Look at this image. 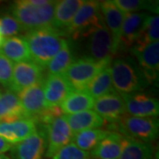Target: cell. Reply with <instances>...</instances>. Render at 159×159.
Here are the masks:
<instances>
[{
    "label": "cell",
    "instance_id": "1",
    "mask_svg": "<svg viewBox=\"0 0 159 159\" xmlns=\"http://www.w3.org/2000/svg\"><path fill=\"white\" fill-rule=\"evenodd\" d=\"M64 35L52 28H47L28 31L22 37L28 44L31 60L43 69L66 43Z\"/></svg>",
    "mask_w": 159,
    "mask_h": 159
},
{
    "label": "cell",
    "instance_id": "2",
    "mask_svg": "<svg viewBox=\"0 0 159 159\" xmlns=\"http://www.w3.org/2000/svg\"><path fill=\"white\" fill-rule=\"evenodd\" d=\"M110 72L114 89L119 95L142 92L150 85L141 67L131 57L111 60Z\"/></svg>",
    "mask_w": 159,
    "mask_h": 159
},
{
    "label": "cell",
    "instance_id": "3",
    "mask_svg": "<svg viewBox=\"0 0 159 159\" xmlns=\"http://www.w3.org/2000/svg\"><path fill=\"white\" fill-rule=\"evenodd\" d=\"M57 1H51L43 6H35L28 0L14 1L11 5L10 12L22 26L24 31L51 28L54 9Z\"/></svg>",
    "mask_w": 159,
    "mask_h": 159
},
{
    "label": "cell",
    "instance_id": "4",
    "mask_svg": "<svg viewBox=\"0 0 159 159\" xmlns=\"http://www.w3.org/2000/svg\"><path fill=\"white\" fill-rule=\"evenodd\" d=\"M108 131L152 143L158 138L159 121L153 117H135L125 114L116 122L108 124Z\"/></svg>",
    "mask_w": 159,
    "mask_h": 159
},
{
    "label": "cell",
    "instance_id": "5",
    "mask_svg": "<svg viewBox=\"0 0 159 159\" xmlns=\"http://www.w3.org/2000/svg\"><path fill=\"white\" fill-rule=\"evenodd\" d=\"M111 60L97 61L84 56L75 60L64 73L74 91H86L89 84L103 69L110 66Z\"/></svg>",
    "mask_w": 159,
    "mask_h": 159
},
{
    "label": "cell",
    "instance_id": "6",
    "mask_svg": "<svg viewBox=\"0 0 159 159\" xmlns=\"http://www.w3.org/2000/svg\"><path fill=\"white\" fill-rule=\"evenodd\" d=\"M36 125L45 136L47 158L53 157L61 148L73 142L74 134L69 128L66 115L56 117L43 125Z\"/></svg>",
    "mask_w": 159,
    "mask_h": 159
},
{
    "label": "cell",
    "instance_id": "7",
    "mask_svg": "<svg viewBox=\"0 0 159 159\" xmlns=\"http://www.w3.org/2000/svg\"><path fill=\"white\" fill-rule=\"evenodd\" d=\"M102 20L100 1H84L64 34L72 39H79L80 37H83Z\"/></svg>",
    "mask_w": 159,
    "mask_h": 159
},
{
    "label": "cell",
    "instance_id": "8",
    "mask_svg": "<svg viewBox=\"0 0 159 159\" xmlns=\"http://www.w3.org/2000/svg\"><path fill=\"white\" fill-rule=\"evenodd\" d=\"M89 54L97 61L112 60V40L103 19L83 36Z\"/></svg>",
    "mask_w": 159,
    "mask_h": 159
},
{
    "label": "cell",
    "instance_id": "9",
    "mask_svg": "<svg viewBox=\"0 0 159 159\" xmlns=\"http://www.w3.org/2000/svg\"><path fill=\"white\" fill-rule=\"evenodd\" d=\"M132 56L141 67L148 83L157 81L159 71V43L158 41L142 46H134L130 49Z\"/></svg>",
    "mask_w": 159,
    "mask_h": 159
},
{
    "label": "cell",
    "instance_id": "10",
    "mask_svg": "<svg viewBox=\"0 0 159 159\" xmlns=\"http://www.w3.org/2000/svg\"><path fill=\"white\" fill-rule=\"evenodd\" d=\"M125 102V111L130 116L157 118L159 114V102L144 92H135L120 95Z\"/></svg>",
    "mask_w": 159,
    "mask_h": 159
},
{
    "label": "cell",
    "instance_id": "11",
    "mask_svg": "<svg viewBox=\"0 0 159 159\" xmlns=\"http://www.w3.org/2000/svg\"><path fill=\"white\" fill-rule=\"evenodd\" d=\"M43 68L32 60L16 63L13 66L12 83L9 90L18 94L26 88L43 81Z\"/></svg>",
    "mask_w": 159,
    "mask_h": 159
},
{
    "label": "cell",
    "instance_id": "12",
    "mask_svg": "<svg viewBox=\"0 0 159 159\" xmlns=\"http://www.w3.org/2000/svg\"><path fill=\"white\" fill-rule=\"evenodd\" d=\"M45 150V136L37 129L31 136L13 144L10 149V157L11 159H42Z\"/></svg>",
    "mask_w": 159,
    "mask_h": 159
},
{
    "label": "cell",
    "instance_id": "13",
    "mask_svg": "<svg viewBox=\"0 0 159 159\" xmlns=\"http://www.w3.org/2000/svg\"><path fill=\"white\" fill-rule=\"evenodd\" d=\"M43 82L44 80L26 88L17 94L23 110L29 119L34 120L37 116L47 109L44 99Z\"/></svg>",
    "mask_w": 159,
    "mask_h": 159
},
{
    "label": "cell",
    "instance_id": "14",
    "mask_svg": "<svg viewBox=\"0 0 159 159\" xmlns=\"http://www.w3.org/2000/svg\"><path fill=\"white\" fill-rule=\"evenodd\" d=\"M100 10L105 26L111 36L112 55L114 56L119 52L124 13L116 6L112 0L100 2Z\"/></svg>",
    "mask_w": 159,
    "mask_h": 159
},
{
    "label": "cell",
    "instance_id": "15",
    "mask_svg": "<svg viewBox=\"0 0 159 159\" xmlns=\"http://www.w3.org/2000/svg\"><path fill=\"white\" fill-rule=\"evenodd\" d=\"M148 15V11L124 13L119 51L120 49L123 51L130 50L135 44L143 23Z\"/></svg>",
    "mask_w": 159,
    "mask_h": 159
},
{
    "label": "cell",
    "instance_id": "16",
    "mask_svg": "<svg viewBox=\"0 0 159 159\" xmlns=\"http://www.w3.org/2000/svg\"><path fill=\"white\" fill-rule=\"evenodd\" d=\"M93 108L94 111L109 124L116 122L126 114L125 102L117 92L96 99Z\"/></svg>",
    "mask_w": 159,
    "mask_h": 159
},
{
    "label": "cell",
    "instance_id": "17",
    "mask_svg": "<svg viewBox=\"0 0 159 159\" xmlns=\"http://www.w3.org/2000/svg\"><path fill=\"white\" fill-rule=\"evenodd\" d=\"M44 99L47 108L60 106L73 89L63 74L47 75L43 82Z\"/></svg>",
    "mask_w": 159,
    "mask_h": 159
},
{
    "label": "cell",
    "instance_id": "18",
    "mask_svg": "<svg viewBox=\"0 0 159 159\" xmlns=\"http://www.w3.org/2000/svg\"><path fill=\"white\" fill-rule=\"evenodd\" d=\"M36 131L37 125L33 119H20L12 122L0 123V136L11 144L27 139Z\"/></svg>",
    "mask_w": 159,
    "mask_h": 159
},
{
    "label": "cell",
    "instance_id": "19",
    "mask_svg": "<svg viewBox=\"0 0 159 159\" xmlns=\"http://www.w3.org/2000/svg\"><path fill=\"white\" fill-rule=\"evenodd\" d=\"M83 2V0L57 1L54 9L51 28L64 34Z\"/></svg>",
    "mask_w": 159,
    "mask_h": 159
},
{
    "label": "cell",
    "instance_id": "20",
    "mask_svg": "<svg viewBox=\"0 0 159 159\" xmlns=\"http://www.w3.org/2000/svg\"><path fill=\"white\" fill-rule=\"evenodd\" d=\"M20 119H29L17 94L7 89L0 96V123L12 122Z\"/></svg>",
    "mask_w": 159,
    "mask_h": 159
},
{
    "label": "cell",
    "instance_id": "21",
    "mask_svg": "<svg viewBox=\"0 0 159 159\" xmlns=\"http://www.w3.org/2000/svg\"><path fill=\"white\" fill-rule=\"evenodd\" d=\"M122 138L119 133L110 132L95 148L90 150V157L94 159H119L121 148Z\"/></svg>",
    "mask_w": 159,
    "mask_h": 159
},
{
    "label": "cell",
    "instance_id": "22",
    "mask_svg": "<svg viewBox=\"0 0 159 159\" xmlns=\"http://www.w3.org/2000/svg\"><path fill=\"white\" fill-rule=\"evenodd\" d=\"M66 119L74 134L82 131L100 128L104 124V120L91 110L66 115Z\"/></svg>",
    "mask_w": 159,
    "mask_h": 159
},
{
    "label": "cell",
    "instance_id": "23",
    "mask_svg": "<svg viewBox=\"0 0 159 159\" xmlns=\"http://www.w3.org/2000/svg\"><path fill=\"white\" fill-rule=\"evenodd\" d=\"M155 148L152 143L123 136L119 159H154Z\"/></svg>",
    "mask_w": 159,
    "mask_h": 159
},
{
    "label": "cell",
    "instance_id": "24",
    "mask_svg": "<svg viewBox=\"0 0 159 159\" xmlns=\"http://www.w3.org/2000/svg\"><path fill=\"white\" fill-rule=\"evenodd\" d=\"M0 52L11 62H22L31 60L29 47L21 36H12L3 40Z\"/></svg>",
    "mask_w": 159,
    "mask_h": 159
},
{
    "label": "cell",
    "instance_id": "25",
    "mask_svg": "<svg viewBox=\"0 0 159 159\" xmlns=\"http://www.w3.org/2000/svg\"><path fill=\"white\" fill-rule=\"evenodd\" d=\"M95 99L86 91H72L60 104L63 114H74L93 108Z\"/></svg>",
    "mask_w": 159,
    "mask_h": 159
},
{
    "label": "cell",
    "instance_id": "26",
    "mask_svg": "<svg viewBox=\"0 0 159 159\" xmlns=\"http://www.w3.org/2000/svg\"><path fill=\"white\" fill-rule=\"evenodd\" d=\"M86 92L95 100L99 97L116 92L111 80L110 66L103 69L101 73H99L92 80V81L88 86Z\"/></svg>",
    "mask_w": 159,
    "mask_h": 159
},
{
    "label": "cell",
    "instance_id": "27",
    "mask_svg": "<svg viewBox=\"0 0 159 159\" xmlns=\"http://www.w3.org/2000/svg\"><path fill=\"white\" fill-rule=\"evenodd\" d=\"M74 61L73 51L70 47L68 40H66L62 48L53 57L45 67L47 68L48 75L64 74Z\"/></svg>",
    "mask_w": 159,
    "mask_h": 159
},
{
    "label": "cell",
    "instance_id": "28",
    "mask_svg": "<svg viewBox=\"0 0 159 159\" xmlns=\"http://www.w3.org/2000/svg\"><path fill=\"white\" fill-rule=\"evenodd\" d=\"M109 133L110 131L102 128L82 131L74 134L73 142L80 149L89 152L107 136Z\"/></svg>",
    "mask_w": 159,
    "mask_h": 159
},
{
    "label": "cell",
    "instance_id": "29",
    "mask_svg": "<svg viewBox=\"0 0 159 159\" xmlns=\"http://www.w3.org/2000/svg\"><path fill=\"white\" fill-rule=\"evenodd\" d=\"M159 17L157 14L148 15L143 23L140 35L134 46H142L158 41ZM133 46V47H134Z\"/></svg>",
    "mask_w": 159,
    "mask_h": 159
},
{
    "label": "cell",
    "instance_id": "30",
    "mask_svg": "<svg viewBox=\"0 0 159 159\" xmlns=\"http://www.w3.org/2000/svg\"><path fill=\"white\" fill-rule=\"evenodd\" d=\"M114 4L123 13L140 12L141 11L158 13V1L148 0H114Z\"/></svg>",
    "mask_w": 159,
    "mask_h": 159
},
{
    "label": "cell",
    "instance_id": "31",
    "mask_svg": "<svg viewBox=\"0 0 159 159\" xmlns=\"http://www.w3.org/2000/svg\"><path fill=\"white\" fill-rule=\"evenodd\" d=\"M22 31H24L22 26L11 14L0 16V34L3 38L16 36Z\"/></svg>",
    "mask_w": 159,
    "mask_h": 159
},
{
    "label": "cell",
    "instance_id": "32",
    "mask_svg": "<svg viewBox=\"0 0 159 159\" xmlns=\"http://www.w3.org/2000/svg\"><path fill=\"white\" fill-rule=\"evenodd\" d=\"M52 159H91L89 153L80 149L74 142L62 148Z\"/></svg>",
    "mask_w": 159,
    "mask_h": 159
},
{
    "label": "cell",
    "instance_id": "33",
    "mask_svg": "<svg viewBox=\"0 0 159 159\" xmlns=\"http://www.w3.org/2000/svg\"><path fill=\"white\" fill-rule=\"evenodd\" d=\"M13 63L0 52V84L10 89L12 83Z\"/></svg>",
    "mask_w": 159,
    "mask_h": 159
},
{
    "label": "cell",
    "instance_id": "34",
    "mask_svg": "<svg viewBox=\"0 0 159 159\" xmlns=\"http://www.w3.org/2000/svg\"><path fill=\"white\" fill-rule=\"evenodd\" d=\"M13 144L7 142L5 138L0 136V154H4L5 152L10 151Z\"/></svg>",
    "mask_w": 159,
    "mask_h": 159
},
{
    "label": "cell",
    "instance_id": "35",
    "mask_svg": "<svg viewBox=\"0 0 159 159\" xmlns=\"http://www.w3.org/2000/svg\"><path fill=\"white\" fill-rule=\"evenodd\" d=\"M29 4L35 6H43L50 4L51 1L50 0H28Z\"/></svg>",
    "mask_w": 159,
    "mask_h": 159
},
{
    "label": "cell",
    "instance_id": "36",
    "mask_svg": "<svg viewBox=\"0 0 159 159\" xmlns=\"http://www.w3.org/2000/svg\"><path fill=\"white\" fill-rule=\"evenodd\" d=\"M0 159H10L7 156L4 155V154H0Z\"/></svg>",
    "mask_w": 159,
    "mask_h": 159
},
{
    "label": "cell",
    "instance_id": "37",
    "mask_svg": "<svg viewBox=\"0 0 159 159\" xmlns=\"http://www.w3.org/2000/svg\"><path fill=\"white\" fill-rule=\"evenodd\" d=\"M3 40H4V38H3V36L0 34V47H1V44H2V43H3Z\"/></svg>",
    "mask_w": 159,
    "mask_h": 159
},
{
    "label": "cell",
    "instance_id": "38",
    "mask_svg": "<svg viewBox=\"0 0 159 159\" xmlns=\"http://www.w3.org/2000/svg\"><path fill=\"white\" fill-rule=\"evenodd\" d=\"M1 94H2V92H1V90H0V96H1Z\"/></svg>",
    "mask_w": 159,
    "mask_h": 159
}]
</instances>
